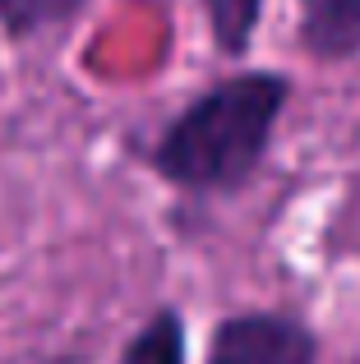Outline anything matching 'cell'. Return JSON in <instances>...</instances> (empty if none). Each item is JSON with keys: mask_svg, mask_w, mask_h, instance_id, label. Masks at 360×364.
Instances as JSON below:
<instances>
[{"mask_svg": "<svg viewBox=\"0 0 360 364\" xmlns=\"http://www.w3.org/2000/svg\"><path fill=\"white\" fill-rule=\"evenodd\" d=\"M282 70H235L180 107L148 148L157 180L189 198H231L263 171L291 102Z\"/></svg>", "mask_w": 360, "mask_h": 364, "instance_id": "obj_1", "label": "cell"}, {"mask_svg": "<svg viewBox=\"0 0 360 364\" xmlns=\"http://www.w3.org/2000/svg\"><path fill=\"white\" fill-rule=\"evenodd\" d=\"M319 332L305 318L282 309H240L213 328L203 364H319Z\"/></svg>", "mask_w": 360, "mask_h": 364, "instance_id": "obj_2", "label": "cell"}, {"mask_svg": "<svg viewBox=\"0 0 360 364\" xmlns=\"http://www.w3.org/2000/svg\"><path fill=\"white\" fill-rule=\"evenodd\" d=\"M92 0H0V33L9 42H42L83 18Z\"/></svg>", "mask_w": 360, "mask_h": 364, "instance_id": "obj_4", "label": "cell"}, {"mask_svg": "<svg viewBox=\"0 0 360 364\" xmlns=\"http://www.w3.org/2000/svg\"><path fill=\"white\" fill-rule=\"evenodd\" d=\"M116 364H185V314L176 304H157L134 328Z\"/></svg>", "mask_w": 360, "mask_h": 364, "instance_id": "obj_5", "label": "cell"}, {"mask_svg": "<svg viewBox=\"0 0 360 364\" xmlns=\"http://www.w3.org/2000/svg\"><path fill=\"white\" fill-rule=\"evenodd\" d=\"M296 33L309 60H360V0H296Z\"/></svg>", "mask_w": 360, "mask_h": 364, "instance_id": "obj_3", "label": "cell"}, {"mask_svg": "<svg viewBox=\"0 0 360 364\" xmlns=\"http://www.w3.org/2000/svg\"><path fill=\"white\" fill-rule=\"evenodd\" d=\"M198 5H203V18H208L213 51L222 55V60H240V55H250L268 0H198Z\"/></svg>", "mask_w": 360, "mask_h": 364, "instance_id": "obj_6", "label": "cell"}]
</instances>
